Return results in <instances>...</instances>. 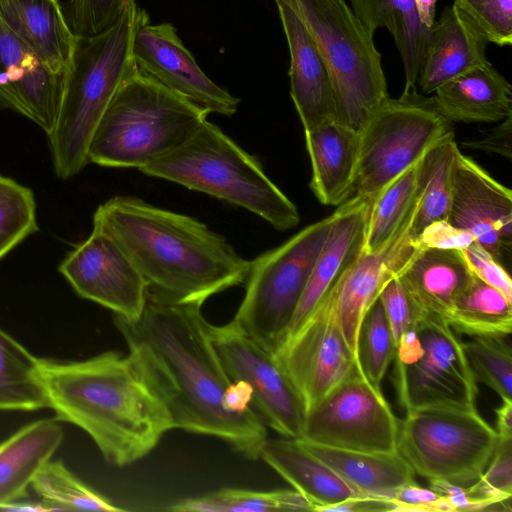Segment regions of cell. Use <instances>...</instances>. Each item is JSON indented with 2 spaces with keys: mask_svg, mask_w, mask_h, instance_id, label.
Here are the masks:
<instances>
[{
  "mask_svg": "<svg viewBox=\"0 0 512 512\" xmlns=\"http://www.w3.org/2000/svg\"><path fill=\"white\" fill-rule=\"evenodd\" d=\"M202 304L147 293L141 315L114 323L128 356L167 411L172 429L213 436L257 459L267 431L254 409L233 413L223 405L232 382L210 340Z\"/></svg>",
  "mask_w": 512,
  "mask_h": 512,
  "instance_id": "cell-1",
  "label": "cell"
},
{
  "mask_svg": "<svg viewBox=\"0 0 512 512\" xmlns=\"http://www.w3.org/2000/svg\"><path fill=\"white\" fill-rule=\"evenodd\" d=\"M93 228L112 238L147 285V293L203 304L246 281L250 261L196 218L116 196L101 204Z\"/></svg>",
  "mask_w": 512,
  "mask_h": 512,
  "instance_id": "cell-2",
  "label": "cell"
},
{
  "mask_svg": "<svg viewBox=\"0 0 512 512\" xmlns=\"http://www.w3.org/2000/svg\"><path fill=\"white\" fill-rule=\"evenodd\" d=\"M49 408L84 430L122 467L149 454L172 425L131 358L109 351L84 361L40 358Z\"/></svg>",
  "mask_w": 512,
  "mask_h": 512,
  "instance_id": "cell-3",
  "label": "cell"
},
{
  "mask_svg": "<svg viewBox=\"0 0 512 512\" xmlns=\"http://www.w3.org/2000/svg\"><path fill=\"white\" fill-rule=\"evenodd\" d=\"M141 8L132 4L105 31L76 36L58 116L47 135L56 175L68 179L88 164L93 133L126 77L136 67L132 42Z\"/></svg>",
  "mask_w": 512,
  "mask_h": 512,
  "instance_id": "cell-4",
  "label": "cell"
},
{
  "mask_svg": "<svg viewBox=\"0 0 512 512\" xmlns=\"http://www.w3.org/2000/svg\"><path fill=\"white\" fill-rule=\"evenodd\" d=\"M208 114L136 66L99 121L88 162L140 169L183 144Z\"/></svg>",
  "mask_w": 512,
  "mask_h": 512,
  "instance_id": "cell-5",
  "label": "cell"
},
{
  "mask_svg": "<svg viewBox=\"0 0 512 512\" xmlns=\"http://www.w3.org/2000/svg\"><path fill=\"white\" fill-rule=\"evenodd\" d=\"M139 170L245 208L279 231L300 221L295 204L260 162L208 120L179 147Z\"/></svg>",
  "mask_w": 512,
  "mask_h": 512,
  "instance_id": "cell-6",
  "label": "cell"
},
{
  "mask_svg": "<svg viewBox=\"0 0 512 512\" xmlns=\"http://www.w3.org/2000/svg\"><path fill=\"white\" fill-rule=\"evenodd\" d=\"M301 19L330 71L333 120L360 133L389 97L373 35L345 0H283Z\"/></svg>",
  "mask_w": 512,
  "mask_h": 512,
  "instance_id": "cell-7",
  "label": "cell"
},
{
  "mask_svg": "<svg viewBox=\"0 0 512 512\" xmlns=\"http://www.w3.org/2000/svg\"><path fill=\"white\" fill-rule=\"evenodd\" d=\"M335 212L250 261L246 292L233 321L277 355L324 245Z\"/></svg>",
  "mask_w": 512,
  "mask_h": 512,
  "instance_id": "cell-8",
  "label": "cell"
},
{
  "mask_svg": "<svg viewBox=\"0 0 512 512\" xmlns=\"http://www.w3.org/2000/svg\"><path fill=\"white\" fill-rule=\"evenodd\" d=\"M400 420L398 453L428 482L461 486L484 472L498 442L496 430L477 408L422 407Z\"/></svg>",
  "mask_w": 512,
  "mask_h": 512,
  "instance_id": "cell-9",
  "label": "cell"
},
{
  "mask_svg": "<svg viewBox=\"0 0 512 512\" xmlns=\"http://www.w3.org/2000/svg\"><path fill=\"white\" fill-rule=\"evenodd\" d=\"M451 130V122L439 112L433 97L416 89L388 97L359 133L354 195L370 204Z\"/></svg>",
  "mask_w": 512,
  "mask_h": 512,
  "instance_id": "cell-10",
  "label": "cell"
},
{
  "mask_svg": "<svg viewBox=\"0 0 512 512\" xmlns=\"http://www.w3.org/2000/svg\"><path fill=\"white\" fill-rule=\"evenodd\" d=\"M394 386L405 411L476 408L477 381L463 341L446 320L421 316L396 343Z\"/></svg>",
  "mask_w": 512,
  "mask_h": 512,
  "instance_id": "cell-11",
  "label": "cell"
},
{
  "mask_svg": "<svg viewBox=\"0 0 512 512\" xmlns=\"http://www.w3.org/2000/svg\"><path fill=\"white\" fill-rule=\"evenodd\" d=\"M399 424L381 388L357 369L307 411L297 440L344 450L395 453Z\"/></svg>",
  "mask_w": 512,
  "mask_h": 512,
  "instance_id": "cell-12",
  "label": "cell"
},
{
  "mask_svg": "<svg viewBox=\"0 0 512 512\" xmlns=\"http://www.w3.org/2000/svg\"><path fill=\"white\" fill-rule=\"evenodd\" d=\"M210 340L231 381L252 389L253 406L273 430L285 438L300 439L306 409L277 355L263 349L232 320L208 323Z\"/></svg>",
  "mask_w": 512,
  "mask_h": 512,
  "instance_id": "cell-13",
  "label": "cell"
},
{
  "mask_svg": "<svg viewBox=\"0 0 512 512\" xmlns=\"http://www.w3.org/2000/svg\"><path fill=\"white\" fill-rule=\"evenodd\" d=\"M419 199L417 188L416 198L392 238L376 252L360 251L323 298L354 355L359 327L367 311L384 286L399 276L418 250L411 228Z\"/></svg>",
  "mask_w": 512,
  "mask_h": 512,
  "instance_id": "cell-14",
  "label": "cell"
},
{
  "mask_svg": "<svg viewBox=\"0 0 512 512\" xmlns=\"http://www.w3.org/2000/svg\"><path fill=\"white\" fill-rule=\"evenodd\" d=\"M132 55L137 68L210 113L231 116L240 100L214 83L199 67L170 23L152 24L141 9Z\"/></svg>",
  "mask_w": 512,
  "mask_h": 512,
  "instance_id": "cell-15",
  "label": "cell"
},
{
  "mask_svg": "<svg viewBox=\"0 0 512 512\" xmlns=\"http://www.w3.org/2000/svg\"><path fill=\"white\" fill-rule=\"evenodd\" d=\"M58 269L79 296L110 309L114 315L136 319L145 307L144 279L117 243L100 230L93 228Z\"/></svg>",
  "mask_w": 512,
  "mask_h": 512,
  "instance_id": "cell-16",
  "label": "cell"
},
{
  "mask_svg": "<svg viewBox=\"0 0 512 512\" xmlns=\"http://www.w3.org/2000/svg\"><path fill=\"white\" fill-rule=\"evenodd\" d=\"M277 356L299 392L306 413L358 369L355 355L322 300Z\"/></svg>",
  "mask_w": 512,
  "mask_h": 512,
  "instance_id": "cell-17",
  "label": "cell"
},
{
  "mask_svg": "<svg viewBox=\"0 0 512 512\" xmlns=\"http://www.w3.org/2000/svg\"><path fill=\"white\" fill-rule=\"evenodd\" d=\"M447 221L472 234L503 265L512 244V192L473 159L457 153Z\"/></svg>",
  "mask_w": 512,
  "mask_h": 512,
  "instance_id": "cell-18",
  "label": "cell"
},
{
  "mask_svg": "<svg viewBox=\"0 0 512 512\" xmlns=\"http://www.w3.org/2000/svg\"><path fill=\"white\" fill-rule=\"evenodd\" d=\"M67 71L55 73L0 19V109L17 112L49 135L56 123Z\"/></svg>",
  "mask_w": 512,
  "mask_h": 512,
  "instance_id": "cell-19",
  "label": "cell"
},
{
  "mask_svg": "<svg viewBox=\"0 0 512 512\" xmlns=\"http://www.w3.org/2000/svg\"><path fill=\"white\" fill-rule=\"evenodd\" d=\"M290 54V94L304 130L333 120V85L327 64L301 19L274 0Z\"/></svg>",
  "mask_w": 512,
  "mask_h": 512,
  "instance_id": "cell-20",
  "label": "cell"
},
{
  "mask_svg": "<svg viewBox=\"0 0 512 512\" xmlns=\"http://www.w3.org/2000/svg\"><path fill=\"white\" fill-rule=\"evenodd\" d=\"M368 208L369 203L356 195L338 206L283 343L306 322L343 270L361 251Z\"/></svg>",
  "mask_w": 512,
  "mask_h": 512,
  "instance_id": "cell-21",
  "label": "cell"
},
{
  "mask_svg": "<svg viewBox=\"0 0 512 512\" xmlns=\"http://www.w3.org/2000/svg\"><path fill=\"white\" fill-rule=\"evenodd\" d=\"M487 40L455 4L430 27L417 82L424 95L455 77L487 63Z\"/></svg>",
  "mask_w": 512,
  "mask_h": 512,
  "instance_id": "cell-22",
  "label": "cell"
},
{
  "mask_svg": "<svg viewBox=\"0 0 512 512\" xmlns=\"http://www.w3.org/2000/svg\"><path fill=\"white\" fill-rule=\"evenodd\" d=\"M304 134L312 168L311 190L322 204L341 205L353 193L359 133L329 120Z\"/></svg>",
  "mask_w": 512,
  "mask_h": 512,
  "instance_id": "cell-23",
  "label": "cell"
},
{
  "mask_svg": "<svg viewBox=\"0 0 512 512\" xmlns=\"http://www.w3.org/2000/svg\"><path fill=\"white\" fill-rule=\"evenodd\" d=\"M432 97L451 123H495L512 116V86L489 61L444 83Z\"/></svg>",
  "mask_w": 512,
  "mask_h": 512,
  "instance_id": "cell-24",
  "label": "cell"
},
{
  "mask_svg": "<svg viewBox=\"0 0 512 512\" xmlns=\"http://www.w3.org/2000/svg\"><path fill=\"white\" fill-rule=\"evenodd\" d=\"M471 277L461 250L427 248L417 250L398 279L422 316L446 320Z\"/></svg>",
  "mask_w": 512,
  "mask_h": 512,
  "instance_id": "cell-25",
  "label": "cell"
},
{
  "mask_svg": "<svg viewBox=\"0 0 512 512\" xmlns=\"http://www.w3.org/2000/svg\"><path fill=\"white\" fill-rule=\"evenodd\" d=\"M0 19L55 73L68 70L76 43L58 0H0Z\"/></svg>",
  "mask_w": 512,
  "mask_h": 512,
  "instance_id": "cell-26",
  "label": "cell"
},
{
  "mask_svg": "<svg viewBox=\"0 0 512 512\" xmlns=\"http://www.w3.org/2000/svg\"><path fill=\"white\" fill-rule=\"evenodd\" d=\"M295 490L313 505V511L328 507L361 494L331 468L311 454L299 440L266 439L260 455Z\"/></svg>",
  "mask_w": 512,
  "mask_h": 512,
  "instance_id": "cell-27",
  "label": "cell"
},
{
  "mask_svg": "<svg viewBox=\"0 0 512 512\" xmlns=\"http://www.w3.org/2000/svg\"><path fill=\"white\" fill-rule=\"evenodd\" d=\"M58 419L32 422L0 443V509L26 497L38 470L61 445L64 431Z\"/></svg>",
  "mask_w": 512,
  "mask_h": 512,
  "instance_id": "cell-28",
  "label": "cell"
},
{
  "mask_svg": "<svg viewBox=\"0 0 512 512\" xmlns=\"http://www.w3.org/2000/svg\"><path fill=\"white\" fill-rule=\"evenodd\" d=\"M299 441L361 494L387 499L398 488L415 481L413 469L398 452L353 451Z\"/></svg>",
  "mask_w": 512,
  "mask_h": 512,
  "instance_id": "cell-29",
  "label": "cell"
},
{
  "mask_svg": "<svg viewBox=\"0 0 512 512\" xmlns=\"http://www.w3.org/2000/svg\"><path fill=\"white\" fill-rule=\"evenodd\" d=\"M351 9L374 35L386 28L392 35L405 71L404 91L416 89L417 78L430 36L420 20L414 0H350Z\"/></svg>",
  "mask_w": 512,
  "mask_h": 512,
  "instance_id": "cell-30",
  "label": "cell"
},
{
  "mask_svg": "<svg viewBox=\"0 0 512 512\" xmlns=\"http://www.w3.org/2000/svg\"><path fill=\"white\" fill-rule=\"evenodd\" d=\"M446 321L458 334L469 337H508L512 329V302L472 274L455 296Z\"/></svg>",
  "mask_w": 512,
  "mask_h": 512,
  "instance_id": "cell-31",
  "label": "cell"
},
{
  "mask_svg": "<svg viewBox=\"0 0 512 512\" xmlns=\"http://www.w3.org/2000/svg\"><path fill=\"white\" fill-rule=\"evenodd\" d=\"M458 152L455 135L451 130L422 157L418 180L420 199L411 228L413 238L430 223L447 220Z\"/></svg>",
  "mask_w": 512,
  "mask_h": 512,
  "instance_id": "cell-32",
  "label": "cell"
},
{
  "mask_svg": "<svg viewBox=\"0 0 512 512\" xmlns=\"http://www.w3.org/2000/svg\"><path fill=\"white\" fill-rule=\"evenodd\" d=\"M49 407L40 358L0 328V410L34 411Z\"/></svg>",
  "mask_w": 512,
  "mask_h": 512,
  "instance_id": "cell-33",
  "label": "cell"
},
{
  "mask_svg": "<svg viewBox=\"0 0 512 512\" xmlns=\"http://www.w3.org/2000/svg\"><path fill=\"white\" fill-rule=\"evenodd\" d=\"M421 159L386 185L369 204L361 251L373 253L381 249L405 220L416 198Z\"/></svg>",
  "mask_w": 512,
  "mask_h": 512,
  "instance_id": "cell-34",
  "label": "cell"
},
{
  "mask_svg": "<svg viewBox=\"0 0 512 512\" xmlns=\"http://www.w3.org/2000/svg\"><path fill=\"white\" fill-rule=\"evenodd\" d=\"M174 512H275L313 511L312 503L293 489L252 491L222 489L200 497L185 498L162 507Z\"/></svg>",
  "mask_w": 512,
  "mask_h": 512,
  "instance_id": "cell-35",
  "label": "cell"
},
{
  "mask_svg": "<svg viewBox=\"0 0 512 512\" xmlns=\"http://www.w3.org/2000/svg\"><path fill=\"white\" fill-rule=\"evenodd\" d=\"M31 487L57 510H125L83 483L61 461H47L34 476Z\"/></svg>",
  "mask_w": 512,
  "mask_h": 512,
  "instance_id": "cell-36",
  "label": "cell"
},
{
  "mask_svg": "<svg viewBox=\"0 0 512 512\" xmlns=\"http://www.w3.org/2000/svg\"><path fill=\"white\" fill-rule=\"evenodd\" d=\"M395 349L393 334L378 298L360 324L355 353L359 371L373 386L381 388Z\"/></svg>",
  "mask_w": 512,
  "mask_h": 512,
  "instance_id": "cell-37",
  "label": "cell"
},
{
  "mask_svg": "<svg viewBox=\"0 0 512 512\" xmlns=\"http://www.w3.org/2000/svg\"><path fill=\"white\" fill-rule=\"evenodd\" d=\"M502 336H471L463 349L476 381L496 392L502 400L511 399V347Z\"/></svg>",
  "mask_w": 512,
  "mask_h": 512,
  "instance_id": "cell-38",
  "label": "cell"
},
{
  "mask_svg": "<svg viewBox=\"0 0 512 512\" xmlns=\"http://www.w3.org/2000/svg\"><path fill=\"white\" fill-rule=\"evenodd\" d=\"M38 230L33 192L0 175V259Z\"/></svg>",
  "mask_w": 512,
  "mask_h": 512,
  "instance_id": "cell-39",
  "label": "cell"
},
{
  "mask_svg": "<svg viewBox=\"0 0 512 512\" xmlns=\"http://www.w3.org/2000/svg\"><path fill=\"white\" fill-rule=\"evenodd\" d=\"M471 496L483 510H498L510 504L512 496V438H499L492 457L482 475L467 486ZM505 509V508H504Z\"/></svg>",
  "mask_w": 512,
  "mask_h": 512,
  "instance_id": "cell-40",
  "label": "cell"
},
{
  "mask_svg": "<svg viewBox=\"0 0 512 512\" xmlns=\"http://www.w3.org/2000/svg\"><path fill=\"white\" fill-rule=\"evenodd\" d=\"M487 42L500 47L512 43V0H454Z\"/></svg>",
  "mask_w": 512,
  "mask_h": 512,
  "instance_id": "cell-41",
  "label": "cell"
},
{
  "mask_svg": "<svg viewBox=\"0 0 512 512\" xmlns=\"http://www.w3.org/2000/svg\"><path fill=\"white\" fill-rule=\"evenodd\" d=\"M136 0H68L66 20L78 37L99 34L111 27Z\"/></svg>",
  "mask_w": 512,
  "mask_h": 512,
  "instance_id": "cell-42",
  "label": "cell"
},
{
  "mask_svg": "<svg viewBox=\"0 0 512 512\" xmlns=\"http://www.w3.org/2000/svg\"><path fill=\"white\" fill-rule=\"evenodd\" d=\"M379 299L396 343L407 333L422 315L413 305L398 277L391 279L383 288Z\"/></svg>",
  "mask_w": 512,
  "mask_h": 512,
  "instance_id": "cell-43",
  "label": "cell"
},
{
  "mask_svg": "<svg viewBox=\"0 0 512 512\" xmlns=\"http://www.w3.org/2000/svg\"><path fill=\"white\" fill-rule=\"evenodd\" d=\"M470 272L512 302V280L506 268L476 241L461 250Z\"/></svg>",
  "mask_w": 512,
  "mask_h": 512,
  "instance_id": "cell-44",
  "label": "cell"
},
{
  "mask_svg": "<svg viewBox=\"0 0 512 512\" xmlns=\"http://www.w3.org/2000/svg\"><path fill=\"white\" fill-rule=\"evenodd\" d=\"M387 499L395 511L450 512L443 496L432 487H423L416 480L395 490Z\"/></svg>",
  "mask_w": 512,
  "mask_h": 512,
  "instance_id": "cell-45",
  "label": "cell"
},
{
  "mask_svg": "<svg viewBox=\"0 0 512 512\" xmlns=\"http://www.w3.org/2000/svg\"><path fill=\"white\" fill-rule=\"evenodd\" d=\"M413 240L418 249L454 250H463L475 241L470 232L453 226L447 220L430 223Z\"/></svg>",
  "mask_w": 512,
  "mask_h": 512,
  "instance_id": "cell-46",
  "label": "cell"
},
{
  "mask_svg": "<svg viewBox=\"0 0 512 512\" xmlns=\"http://www.w3.org/2000/svg\"><path fill=\"white\" fill-rule=\"evenodd\" d=\"M511 126L512 116L502 120V122L484 138L477 141H469L463 145L476 150H482L489 153H496L506 158H511Z\"/></svg>",
  "mask_w": 512,
  "mask_h": 512,
  "instance_id": "cell-47",
  "label": "cell"
},
{
  "mask_svg": "<svg viewBox=\"0 0 512 512\" xmlns=\"http://www.w3.org/2000/svg\"><path fill=\"white\" fill-rule=\"evenodd\" d=\"M429 486L443 496L450 512L483 510V505L471 496L465 486L444 481H432Z\"/></svg>",
  "mask_w": 512,
  "mask_h": 512,
  "instance_id": "cell-48",
  "label": "cell"
},
{
  "mask_svg": "<svg viewBox=\"0 0 512 512\" xmlns=\"http://www.w3.org/2000/svg\"><path fill=\"white\" fill-rule=\"evenodd\" d=\"M395 511L392 502L386 498L361 495L348 498L338 504L328 507L324 512H368Z\"/></svg>",
  "mask_w": 512,
  "mask_h": 512,
  "instance_id": "cell-49",
  "label": "cell"
},
{
  "mask_svg": "<svg viewBox=\"0 0 512 512\" xmlns=\"http://www.w3.org/2000/svg\"><path fill=\"white\" fill-rule=\"evenodd\" d=\"M252 398L251 387L241 380H236L227 387L223 405L230 412L245 413L251 409Z\"/></svg>",
  "mask_w": 512,
  "mask_h": 512,
  "instance_id": "cell-50",
  "label": "cell"
},
{
  "mask_svg": "<svg viewBox=\"0 0 512 512\" xmlns=\"http://www.w3.org/2000/svg\"><path fill=\"white\" fill-rule=\"evenodd\" d=\"M496 432L499 438H512V400H502L495 410Z\"/></svg>",
  "mask_w": 512,
  "mask_h": 512,
  "instance_id": "cell-51",
  "label": "cell"
},
{
  "mask_svg": "<svg viewBox=\"0 0 512 512\" xmlns=\"http://www.w3.org/2000/svg\"><path fill=\"white\" fill-rule=\"evenodd\" d=\"M437 0H414L421 22L430 28L435 21V8Z\"/></svg>",
  "mask_w": 512,
  "mask_h": 512,
  "instance_id": "cell-52",
  "label": "cell"
}]
</instances>
